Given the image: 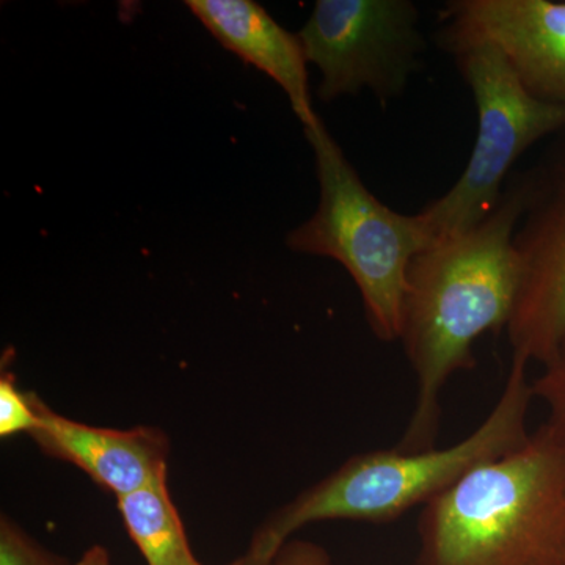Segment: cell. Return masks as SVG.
<instances>
[{"mask_svg":"<svg viewBox=\"0 0 565 565\" xmlns=\"http://www.w3.org/2000/svg\"><path fill=\"white\" fill-rule=\"evenodd\" d=\"M0 565H65L32 541L17 523L0 522Z\"/></svg>","mask_w":565,"mask_h":565,"instance_id":"cell-14","label":"cell"},{"mask_svg":"<svg viewBox=\"0 0 565 565\" xmlns=\"http://www.w3.org/2000/svg\"><path fill=\"white\" fill-rule=\"evenodd\" d=\"M39 423L32 393H22L11 375L3 373L0 379V437L21 433L31 435Z\"/></svg>","mask_w":565,"mask_h":565,"instance_id":"cell-13","label":"cell"},{"mask_svg":"<svg viewBox=\"0 0 565 565\" xmlns=\"http://www.w3.org/2000/svg\"><path fill=\"white\" fill-rule=\"evenodd\" d=\"M449 54L473 95L478 136L456 184L419 211L435 241L473 228L489 217L516 161L535 143L565 128V107L531 95L493 44L478 41Z\"/></svg>","mask_w":565,"mask_h":565,"instance_id":"cell-5","label":"cell"},{"mask_svg":"<svg viewBox=\"0 0 565 565\" xmlns=\"http://www.w3.org/2000/svg\"><path fill=\"white\" fill-rule=\"evenodd\" d=\"M315 151L319 204L286 237L294 252L341 264L362 296L379 340H401L412 259L435 243L422 214L405 215L374 195L321 120L305 128Z\"/></svg>","mask_w":565,"mask_h":565,"instance_id":"cell-4","label":"cell"},{"mask_svg":"<svg viewBox=\"0 0 565 565\" xmlns=\"http://www.w3.org/2000/svg\"><path fill=\"white\" fill-rule=\"evenodd\" d=\"M228 565H248L243 559L234 561ZM263 565H337L333 563L332 556L329 555L323 546L315 544V542L291 541L286 542L267 564Z\"/></svg>","mask_w":565,"mask_h":565,"instance_id":"cell-15","label":"cell"},{"mask_svg":"<svg viewBox=\"0 0 565 565\" xmlns=\"http://www.w3.org/2000/svg\"><path fill=\"white\" fill-rule=\"evenodd\" d=\"M126 530L148 565H203L189 545L167 486V470L150 484L118 498Z\"/></svg>","mask_w":565,"mask_h":565,"instance_id":"cell-11","label":"cell"},{"mask_svg":"<svg viewBox=\"0 0 565 565\" xmlns=\"http://www.w3.org/2000/svg\"><path fill=\"white\" fill-rule=\"evenodd\" d=\"M534 399L541 401L548 411L546 423L565 440V333L555 355L542 366V373L533 382Z\"/></svg>","mask_w":565,"mask_h":565,"instance_id":"cell-12","label":"cell"},{"mask_svg":"<svg viewBox=\"0 0 565 565\" xmlns=\"http://www.w3.org/2000/svg\"><path fill=\"white\" fill-rule=\"evenodd\" d=\"M522 214V189L514 177L489 217L435 241L412 259L401 341L418 392L397 448H435L445 385L473 370V348L482 334L508 329L522 282L515 247Z\"/></svg>","mask_w":565,"mask_h":565,"instance_id":"cell-1","label":"cell"},{"mask_svg":"<svg viewBox=\"0 0 565 565\" xmlns=\"http://www.w3.org/2000/svg\"><path fill=\"white\" fill-rule=\"evenodd\" d=\"M185 6L225 50L280 85L303 129L321 120L311 103L299 33L286 31L252 0H188Z\"/></svg>","mask_w":565,"mask_h":565,"instance_id":"cell-10","label":"cell"},{"mask_svg":"<svg viewBox=\"0 0 565 565\" xmlns=\"http://www.w3.org/2000/svg\"><path fill=\"white\" fill-rule=\"evenodd\" d=\"M74 565H111L109 553L103 546L95 545L88 548Z\"/></svg>","mask_w":565,"mask_h":565,"instance_id":"cell-16","label":"cell"},{"mask_svg":"<svg viewBox=\"0 0 565 565\" xmlns=\"http://www.w3.org/2000/svg\"><path fill=\"white\" fill-rule=\"evenodd\" d=\"M515 177L523 200L515 232L522 282L505 332L512 359L544 366L565 333V128Z\"/></svg>","mask_w":565,"mask_h":565,"instance_id":"cell-7","label":"cell"},{"mask_svg":"<svg viewBox=\"0 0 565 565\" xmlns=\"http://www.w3.org/2000/svg\"><path fill=\"white\" fill-rule=\"evenodd\" d=\"M478 41L503 52L531 95L565 107V2H446L438 13V46L452 52Z\"/></svg>","mask_w":565,"mask_h":565,"instance_id":"cell-8","label":"cell"},{"mask_svg":"<svg viewBox=\"0 0 565 565\" xmlns=\"http://www.w3.org/2000/svg\"><path fill=\"white\" fill-rule=\"evenodd\" d=\"M534 401L527 363L512 359L503 393L489 416L448 448L377 449L345 460L321 482L274 512L253 535L241 557L248 565L269 563L292 534L329 520L390 523L456 484L468 471L525 444Z\"/></svg>","mask_w":565,"mask_h":565,"instance_id":"cell-3","label":"cell"},{"mask_svg":"<svg viewBox=\"0 0 565 565\" xmlns=\"http://www.w3.org/2000/svg\"><path fill=\"white\" fill-rule=\"evenodd\" d=\"M40 423L31 437L44 452L76 465L118 498L150 484L167 470L169 440L151 427L104 429L51 411L32 394Z\"/></svg>","mask_w":565,"mask_h":565,"instance_id":"cell-9","label":"cell"},{"mask_svg":"<svg viewBox=\"0 0 565 565\" xmlns=\"http://www.w3.org/2000/svg\"><path fill=\"white\" fill-rule=\"evenodd\" d=\"M415 565H565V440L542 424L424 505Z\"/></svg>","mask_w":565,"mask_h":565,"instance_id":"cell-2","label":"cell"},{"mask_svg":"<svg viewBox=\"0 0 565 565\" xmlns=\"http://www.w3.org/2000/svg\"><path fill=\"white\" fill-rule=\"evenodd\" d=\"M299 36L308 63L321 71L318 95L327 103L370 90L386 106L426 52L411 0H318Z\"/></svg>","mask_w":565,"mask_h":565,"instance_id":"cell-6","label":"cell"}]
</instances>
